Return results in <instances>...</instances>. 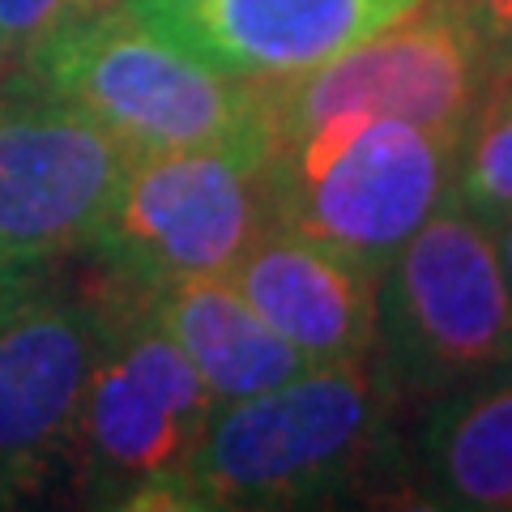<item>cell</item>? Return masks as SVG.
<instances>
[{
    "label": "cell",
    "mask_w": 512,
    "mask_h": 512,
    "mask_svg": "<svg viewBox=\"0 0 512 512\" xmlns=\"http://www.w3.org/2000/svg\"><path fill=\"white\" fill-rule=\"evenodd\" d=\"M393 402L376 355L316 363L265 393L218 402L180 470L184 512L350 500L384 457Z\"/></svg>",
    "instance_id": "cell-1"
},
{
    "label": "cell",
    "mask_w": 512,
    "mask_h": 512,
    "mask_svg": "<svg viewBox=\"0 0 512 512\" xmlns=\"http://www.w3.org/2000/svg\"><path fill=\"white\" fill-rule=\"evenodd\" d=\"M86 291L99 320V350L69 478L86 504L175 512L180 470L218 402L184 350L154 325L137 286L103 274Z\"/></svg>",
    "instance_id": "cell-2"
},
{
    "label": "cell",
    "mask_w": 512,
    "mask_h": 512,
    "mask_svg": "<svg viewBox=\"0 0 512 512\" xmlns=\"http://www.w3.org/2000/svg\"><path fill=\"white\" fill-rule=\"evenodd\" d=\"M35 86L77 107L128 154L274 141L265 86L227 77L116 5L60 26L18 60Z\"/></svg>",
    "instance_id": "cell-3"
},
{
    "label": "cell",
    "mask_w": 512,
    "mask_h": 512,
    "mask_svg": "<svg viewBox=\"0 0 512 512\" xmlns=\"http://www.w3.org/2000/svg\"><path fill=\"white\" fill-rule=\"evenodd\" d=\"M512 69V35L483 0H423L355 47L291 77H261L274 146L342 116L470 128Z\"/></svg>",
    "instance_id": "cell-4"
},
{
    "label": "cell",
    "mask_w": 512,
    "mask_h": 512,
    "mask_svg": "<svg viewBox=\"0 0 512 512\" xmlns=\"http://www.w3.org/2000/svg\"><path fill=\"white\" fill-rule=\"evenodd\" d=\"M466 128L342 116L274 146V222L380 274L393 252L457 197Z\"/></svg>",
    "instance_id": "cell-5"
},
{
    "label": "cell",
    "mask_w": 512,
    "mask_h": 512,
    "mask_svg": "<svg viewBox=\"0 0 512 512\" xmlns=\"http://www.w3.org/2000/svg\"><path fill=\"white\" fill-rule=\"evenodd\" d=\"M372 355L397 397L427 402L512 367V291L495 231L457 197L380 269Z\"/></svg>",
    "instance_id": "cell-6"
},
{
    "label": "cell",
    "mask_w": 512,
    "mask_h": 512,
    "mask_svg": "<svg viewBox=\"0 0 512 512\" xmlns=\"http://www.w3.org/2000/svg\"><path fill=\"white\" fill-rule=\"evenodd\" d=\"M269 158L274 141L128 154L86 252L128 286L231 274L252 239L274 227Z\"/></svg>",
    "instance_id": "cell-7"
},
{
    "label": "cell",
    "mask_w": 512,
    "mask_h": 512,
    "mask_svg": "<svg viewBox=\"0 0 512 512\" xmlns=\"http://www.w3.org/2000/svg\"><path fill=\"white\" fill-rule=\"evenodd\" d=\"M128 150L13 69L0 77V256L56 261L90 244Z\"/></svg>",
    "instance_id": "cell-8"
},
{
    "label": "cell",
    "mask_w": 512,
    "mask_h": 512,
    "mask_svg": "<svg viewBox=\"0 0 512 512\" xmlns=\"http://www.w3.org/2000/svg\"><path fill=\"white\" fill-rule=\"evenodd\" d=\"M94 350L90 291L69 295L39 282L0 320V508L69 474Z\"/></svg>",
    "instance_id": "cell-9"
},
{
    "label": "cell",
    "mask_w": 512,
    "mask_h": 512,
    "mask_svg": "<svg viewBox=\"0 0 512 512\" xmlns=\"http://www.w3.org/2000/svg\"><path fill=\"white\" fill-rule=\"evenodd\" d=\"M414 5L423 0H120L146 30L244 82L312 69Z\"/></svg>",
    "instance_id": "cell-10"
},
{
    "label": "cell",
    "mask_w": 512,
    "mask_h": 512,
    "mask_svg": "<svg viewBox=\"0 0 512 512\" xmlns=\"http://www.w3.org/2000/svg\"><path fill=\"white\" fill-rule=\"evenodd\" d=\"M291 342L303 363H342L376 350L380 274L291 227H265L227 274Z\"/></svg>",
    "instance_id": "cell-11"
},
{
    "label": "cell",
    "mask_w": 512,
    "mask_h": 512,
    "mask_svg": "<svg viewBox=\"0 0 512 512\" xmlns=\"http://www.w3.org/2000/svg\"><path fill=\"white\" fill-rule=\"evenodd\" d=\"M137 295L154 325L197 367L214 402L265 393L308 367L227 274L171 278L158 286H137Z\"/></svg>",
    "instance_id": "cell-12"
},
{
    "label": "cell",
    "mask_w": 512,
    "mask_h": 512,
    "mask_svg": "<svg viewBox=\"0 0 512 512\" xmlns=\"http://www.w3.org/2000/svg\"><path fill=\"white\" fill-rule=\"evenodd\" d=\"M419 470L427 504L512 512V367L427 406Z\"/></svg>",
    "instance_id": "cell-13"
},
{
    "label": "cell",
    "mask_w": 512,
    "mask_h": 512,
    "mask_svg": "<svg viewBox=\"0 0 512 512\" xmlns=\"http://www.w3.org/2000/svg\"><path fill=\"white\" fill-rule=\"evenodd\" d=\"M457 201L491 231L512 218V69L487 94L461 137Z\"/></svg>",
    "instance_id": "cell-14"
},
{
    "label": "cell",
    "mask_w": 512,
    "mask_h": 512,
    "mask_svg": "<svg viewBox=\"0 0 512 512\" xmlns=\"http://www.w3.org/2000/svg\"><path fill=\"white\" fill-rule=\"evenodd\" d=\"M107 5H116V0H0V35H5L13 60H22L43 39H52L60 26Z\"/></svg>",
    "instance_id": "cell-15"
},
{
    "label": "cell",
    "mask_w": 512,
    "mask_h": 512,
    "mask_svg": "<svg viewBox=\"0 0 512 512\" xmlns=\"http://www.w3.org/2000/svg\"><path fill=\"white\" fill-rule=\"evenodd\" d=\"M39 282H43V261H13V256H0V320L18 308Z\"/></svg>",
    "instance_id": "cell-16"
},
{
    "label": "cell",
    "mask_w": 512,
    "mask_h": 512,
    "mask_svg": "<svg viewBox=\"0 0 512 512\" xmlns=\"http://www.w3.org/2000/svg\"><path fill=\"white\" fill-rule=\"evenodd\" d=\"M495 248H500V265H504V278L512 291V218H504L500 227H495Z\"/></svg>",
    "instance_id": "cell-17"
},
{
    "label": "cell",
    "mask_w": 512,
    "mask_h": 512,
    "mask_svg": "<svg viewBox=\"0 0 512 512\" xmlns=\"http://www.w3.org/2000/svg\"><path fill=\"white\" fill-rule=\"evenodd\" d=\"M483 9H487L491 18L508 30V22H512V0H483Z\"/></svg>",
    "instance_id": "cell-18"
},
{
    "label": "cell",
    "mask_w": 512,
    "mask_h": 512,
    "mask_svg": "<svg viewBox=\"0 0 512 512\" xmlns=\"http://www.w3.org/2000/svg\"><path fill=\"white\" fill-rule=\"evenodd\" d=\"M13 69H18V60H13V52H9V43H5V35H0V77H9Z\"/></svg>",
    "instance_id": "cell-19"
},
{
    "label": "cell",
    "mask_w": 512,
    "mask_h": 512,
    "mask_svg": "<svg viewBox=\"0 0 512 512\" xmlns=\"http://www.w3.org/2000/svg\"><path fill=\"white\" fill-rule=\"evenodd\" d=\"M508 35H512V22H508Z\"/></svg>",
    "instance_id": "cell-20"
}]
</instances>
